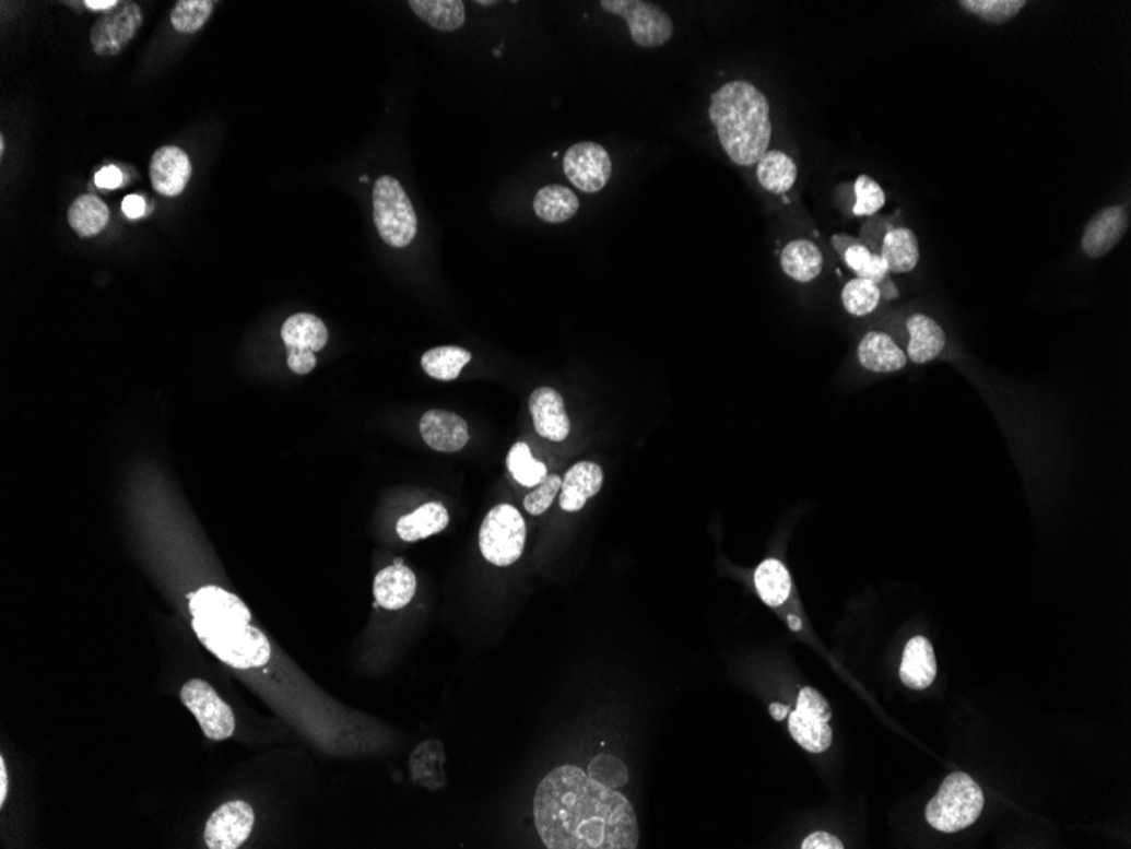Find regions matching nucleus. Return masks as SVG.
I'll list each match as a JSON object with an SVG mask.
<instances>
[{"instance_id":"c756f323","label":"nucleus","mask_w":1131,"mask_h":849,"mask_svg":"<svg viewBox=\"0 0 1131 849\" xmlns=\"http://www.w3.org/2000/svg\"><path fill=\"white\" fill-rule=\"evenodd\" d=\"M410 8L434 30L452 33L467 20V9L461 0H410Z\"/></svg>"},{"instance_id":"4c0bfd02","label":"nucleus","mask_w":1131,"mask_h":849,"mask_svg":"<svg viewBox=\"0 0 1131 849\" xmlns=\"http://www.w3.org/2000/svg\"><path fill=\"white\" fill-rule=\"evenodd\" d=\"M563 479L559 475H547V479L539 484L534 491L523 498V507L530 516H541L553 506L554 498L561 492Z\"/></svg>"},{"instance_id":"6e6552de","label":"nucleus","mask_w":1131,"mask_h":849,"mask_svg":"<svg viewBox=\"0 0 1131 849\" xmlns=\"http://www.w3.org/2000/svg\"><path fill=\"white\" fill-rule=\"evenodd\" d=\"M610 14L621 15L631 31V38L640 48H658L673 38L674 26L664 9L644 0H602Z\"/></svg>"},{"instance_id":"9d476101","label":"nucleus","mask_w":1131,"mask_h":849,"mask_svg":"<svg viewBox=\"0 0 1131 849\" xmlns=\"http://www.w3.org/2000/svg\"><path fill=\"white\" fill-rule=\"evenodd\" d=\"M143 24L140 5L132 0L119 2L116 8L104 12L101 20L91 31V45L101 57H114L121 54L125 46L132 42L136 33Z\"/></svg>"},{"instance_id":"412c9836","label":"nucleus","mask_w":1131,"mask_h":849,"mask_svg":"<svg viewBox=\"0 0 1131 849\" xmlns=\"http://www.w3.org/2000/svg\"><path fill=\"white\" fill-rule=\"evenodd\" d=\"M899 675L903 684L914 691H924L933 684L936 676L935 653L932 642L924 636H915L906 645Z\"/></svg>"},{"instance_id":"f03ea898","label":"nucleus","mask_w":1131,"mask_h":849,"mask_svg":"<svg viewBox=\"0 0 1131 849\" xmlns=\"http://www.w3.org/2000/svg\"><path fill=\"white\" fill-rule=\"evenodd\" d=\"M197 638L214 657L233 669H261L270 661L271 645L251 626L245 602L221 587L208 586L188 596Z\"/></svg>"},{"instance_id":"49530a36","label":"nucleus","mask_w":1131,"mask_h":849,"mask_svg":"<svg viewBox=\"0 0 1131 849\" xmlns=\"http://www.w3.org/2000/svg\"><path fill=\"white\" fill-rule=\"evenodd\" d=\"M788 623H790L791 630L801 629V621L798 620L797 615H788Z\"/></svg>"},{"instance_id":"f257e3e1","label":"nucleus","mask_w":1131,"mask_h":849,"mask_svg":"<svg viewBox=\"0 0 1131 849\" xmlns=\"http://www.w3.org/2000/svg\"><path fill=\"white\" fill-rule=\"evenodd\" d=\"M535 827L550 849H636L639 823L627 797L564 765L539 783Z\"/></svg>"},{"instance_id":"423d86ee","label":"nucleus","mask_w":1131,"mask_h":849,"mask_svg":"<svg viewBox=\"0 0 1131 849\" xmlns=\"http://www.w3.org/2000/svg\"><path fill=\"white\" fill-rule=\"evenodd\" d=\"M526 541V521L510 504L493 507L480 529V550L492 565L510 566L519 562Z\"/></svg>"},{"instance_id":"a878e982","label":"nucleus","mask_w":1131,"mask_h":849,"mask_svg":"<svg viewBox=\"0 0 1131 849\" xmlns=\"http://www.w3.org/2000/svg\"><path fill=\"white\" fill-rule=\"evenodd\" d=\"M449 524L448 509L439 503H428L397 522V534L407 543H417L434 536Z\"/></svg>"},{"instance_id":"f704fd0d","label":"nucleus","mask_w":1131,"mask_h":849,"mask_svg":"<svg viewBox=\"0 0 1131 849\" xmlns=\"http://www.w3.org/2000/svg\"><path fill=\"white\" fill-rule=\"evenodd\" d=\"M958 5L988 24H1004L1025 8V0H961Z\"/></svg>"},{"instance_id":"7c9ffc66","label":"nucleus","mask_w":1131,"mask_h":849,"mask_svg":"<svg viewBox=\"0 0 1131 849\" xmlns=\"http://www.w3.org/2000/svg\"><path fill=\"white\" fill-rule=\"evenodd\" d=\"M68 223L76 235L92 238L106 229L109 208L97 196H80L68 209Z\"/></svg>"},{"instance_id":"9b49d317","label":"nucleus","mask_w":1131,"mask_h":849,"mask_svg":"<svg viewBox=\"0 0 1131 849\" xmlns=\"http://www.w3.org/2000/svg\"><path fill=\"white\" fill-rule=\"evenodd\" d=\"M564 174L581 192L597 193L612 177V160L602 144H573L564 155Z\"/></svg>"},{"instance_id":"cd10ccee","label":"nucleus","mask_w":1131,"mask_h":849,"mask_svg":"<svg viewBox=\"0 0 1131 849\" xmlns=\"http://www.w3.org/2000/svg\"><path fill=\"white\" fill-rule=\"evenodd\" d=\"M797 163L786 153L773 150L757 162V180L770 193L790 192L797 181Z\"/></svg>"},{"instance_id":"c85d7f7f","label":"nucleus","mask_w":1131,"mask_h":849,"mask_svg":"<svg viewBox=\"0 0 1131 849\" xmlns=\"http://www.w3.org/2000/svg\"><path fill=\"white\" fill-rule=\"evenodd\" d=\"M579 201L568 187L545 186L535 193L534 212L545 223L561 224L572 220L578 212Z\"/></svg>"},{"instance_id":"4468645a","label":"nucleus","mask_w":1131,"mask_h":849,"mask_svg":"<svg viewBox=\"0 0 1131 849\" xmlns=\"http://www.w3.org/2000/svg\"><path fill=\"white\" fill-rule=\"evenodd\" d=\"M529 411L535 433L541 438L561 443L572 433L563 396L553 387H539L529 397Z\"/></svg>"},{"instance_id":"aec40b11","label":"nucleus","mask_w":1131,"mask_h":849,"mask_svg":"<svg viewBox=\"0 0 1131 849\" xmlns=\"http://www.w3.org/2000/svg\"><path fill=\"white\" fill-rule=\"evenodd\" d=\"M373 592L381 608L399 611L414 599L417 592V578L409 566L403 565L402 559H397L393 565L387 566L376 575Z\"/></svg>"},{"instance_id":"2eb2a0df","label":"nucleus","mask_w":1131,"mask_h":849,"mask_svg":"<svg viewBox=\"0 0 1131 849\" xmlns=\"http://www.w3.org/2000/svg\"><path fill=\"white\" fill-rule=\"evenodd\" d=\"M192 175V163L178 146L156 150L150 165L151 184L160 196L177 197L184 192Z\"/></svg>"},{"instance_id":"5701e85b","label":"nucleus","mask_w":1131,"mask_h":849,"mask_svg":"<svg viewBox=\"0 0 1131 849\" xmlns=\"http://www.w3.org/2000/svg\"><path fill=\"white\" fill-rule=\"evenodd\" d=\"M890 273H910L920 261V245L917 235L908 227L887 231L877 251Z\"/></svg>"},{"instance_id":"b1692460","label":"nucleus","mask_w":1131,"mask_h":849,"mask_svg":"<svg viewBox=\"0 0 1131 849\" xmlns=\"http://www.w3.org/2000/svg\"><path fill=\"white\" fill-rule=\"evenodd\" d=\"M781 269L794 282H813L824 270V255L810 239H793L782 248Z\"/></svg>"},{"instance_id":"6ab92c4d","label":"nucleus","mask_w":1131,"mask_h":849,"mask_svg":"<svg viewBox=\"0 0 1131 849\" xmlns=\"http://www.w3.org/2000/svg\"><path fill=\"white\" fill-rule=\"evenodd\" d=\"M603 470L593 461H579L563 476L559 506L566 512H579L585 504L602 491Z\"/></svg>"},{"instance_id":"20e7f679","label":"nucleus","mask_w":1131,"mask_h":849,"mask_svg":"<svg viewBox=\"0 0 1131 849\" xmlns=\"http://www.w3.org/2000/svg\"><path fill=\"white\" fill-rule=\"evenodd\" d=\"M985 809L981 787L969 775H949L927 805V821L940 833H958L973 826Z\"/></svg>"},{"instance_id":"a18cd8bd","label":"nucleus","mask_w":1131,"mask_h":849,"mask_svg":"<svg viewBox=\"0 0 1131 849\" xmlns=\"http://www.w3.org/2000/svg\"><path fill=\"white\" fill-rule=\"evenodd\" d=\"M788 710H790V707L781 706V704H773V706L769 707L770 716H773L776 721H782V719L788 716Z\"/></svg>"},{"instance_id":"a19ab883","label":"nucleus","mask_w":1131,"mask_h":849,"mask_svg":"<svg viewBox=\"0 0 1131 849\" xmlns=\"http://www.w3.org/2000/svg\"><path fill=\"white\" fill-rule=\"evenodd\" d=\"M803 849H844V842L837 838V836L828 835L824 830L813 833L809 838L804 839Z\"/></svg>"},{"instance_id":"393cba45","label":"nucleus","mask_w":1131,"mask_h":849,"mask_svg":"<svg viewBox=\"0 0 1131 849\" xmlns=\"http://www.w3.org/2000/svg\"><path fill=\"white\" fill-rule=\"evenodd\" d=\"M329 332L322 319L314 314H295L286 319L282 328V340L286 350L320 352L328 344Z\"/></svg>"},{"instance_id":"37998d69","label":"nucleus","mask_w":1131,"mask_h":849,"mask_svg":"<svg viewBox=\"0 0 1131 849\" xmlns=\"http://www.w3.org/2000/svg\"><path fill=\"white\" fill-rule=\"evenodd\" d=\"M8 768H5V762L4 758H2L0 759V805H4L5 799H8Z\"/></svg>"},{"instance_id":"ddd939ff","label":"nucleus","mask_w":1131,"mask_h":849,"mask_svg":"<svg viewBox=\"0 0 1131 849\" xmlns=\"http://www.w3.org/2000/svg\"><path fill=\"white\" fill-rule=\"evenodd\" d=\"M1130 226V209L1128 205H1111L1103 209L1084 229L1081 248L1089 258H1101L1115 249V246L1127 235Z\"/></svg>"},{"instance_id":"79ce46f5","label":"nucleus","mask_w":1131,"mask_h":849,"mask_svg":"<svg viewBox=\"0 0 1131 849\" xmlns=\"http://www.w3.org/2000/svg\"><path fill=\"white\" fill-rule=\"evenodd\" d=\"M122 212L128 215L129 220H140L146 214V201L143 197L132 193L122 201Z\"/></svg>"},{"instance_id":"4be33fe9","label":"nucleus","mask_w":1131,"mask_h":849,"mask_svg":"<svg viewBox=\"0 0 1131 849\" xmlns=\"http://www.w3.org/2000/svg\"><path fill=\"white\" fill-rule=\"evenodd\" d=\"M832 243H834L838 253L843 255L847 267L859 279L871 280V282L877 283L881 291H883V285L887 283L890 272H887V267L877 251H872L869 246L862 245V243L856 241V239L847 238L844 235L834 236ZM887 285H891V283H887Z\"/></svg>"},{"instance_id":"bb28decb","label":"nucleus","mask_w":1131,"mask_h":849,"mask_svg":"<svg viewBox=\"0 0 1131 849\" xmlns=\"http://www.w3.org/2000/svg\"><path fill=\"white\" fill-rule=\"evenodd\" d=\"M754 586L761 601L769 608H781L790 601L793 581L790 571L779 559L767 558L757 566L754 574Z\"/></svg>"},{"instance_id":"58836bf2","label":"nucleus","mask_w":1131,"mask_h":849,"mask_svg":"<svg viewBox=\"0 0 1131 849\" xmlns=\"http://www.w3.org/2000/svg\"><path fill=\"white\" fill-rule=\"evenodd\" d=\"M317 358L314 352H301V350H290L288 352V366L290 370L295 372L298 375H307L316 368Z\"/></svg>"},{"instance_id":"e433bc0d","label":"nucleus","mask_w":1131,"mask_h":849,"mask_svg":"<svg viewBox=\"0 0 1131 849\" xmlns=\"http://www.w3.org/2000/svg\"><path fill=\"white\" fill-rule=\"evenodd\" d=\"M853 190H856L853 215L876 214L886 204V193H884L883 187L876 180L868 177V175H861V177L857 178Z\"/></svg>"},{"instance_id":"a211bd4d","label":"nucleus","mask_w":1131,"mask_h":849,"mask_svg":"<svg viewBox=\"0 0 1131 849\" xmlns=\"http://www.w3.org/2000/svg\"><path fill=\"white\" fill-rule=\"evenodd\" d=\"M857 359L872 374H895L908 363L905 350L884 331H871L862 338L857 346Z\"/></svg>"},{"instance_id":"f8f14e48","label":"nucleus","mask_w":1131,"mask_h":849,"mask_svg":"<svg viewBox=\"0 0 1131 849\" xmlns=\"http://www.w3.org/2000/svg\"><path fill=\"white\" fill-rule=\"evenodd\" d=\"M255 826V811L243 801L227 802L209 817L205 845L211 849H236L245 845Z\"/></svg>"},{"instance_id":"c03bdc74","label":"nucleus","mask_w":1131,"mask_h":849,"mask_svg":"<svg viewBox=\"0 0 1131 849\" xmlns=\"http://www.w3.org/2000/svg\"><path fill=\"white\" fill-rule=\"evenodd\" d=\"M117 4H119L117 0H87V2H85V5H87L91 11L104 12L110 11V9L116 8Z\"/></svg>"},{"instance_id":"72a5a7b5","label":"nucleus","mask_w":1131,"mask_h":849,"mask_svg":"<svg viewBox=\"0 0 1131 849\" xmlns=\"http://www.w3.org/2000/svg\"><path fill=\"white\" fill-rule=\"evenodd\" d=\"M881 298L883 291L880 285L859 276L849 280L843 291L844 307L853 318H865L874 313L880 307Z\"/></svg>"},{"instance_id":"f3484780","label":"nucleus","mask_w":1131,"mask_h":849,"mask_svg":"<svg viewBox=\"0 0 1131 849\" xmlns=\"http://www.w3.org/2000/svg\"><path fill=\"white\" fill-rule=\"evenodd\" d=\"M906 358L915 365H924L939 358L947 344V337L942 326L924 314H914L906 319Z\"/></svg>"},{"instance_id":"dca6fc26","label":"nucleus","mask_w":1131,"mask_h":849,"mask_svg":"<svg viewBox=\"0 0 1131 849\" xmlns=\"http://www.w3.org/2000/svg\"><path fill=\"white\" fill-rule=\"evenodd\" d=\"M422 439L440 453H455L467 446L470 429L455 412L428 411L421 420Z\"/></svg>"},{"instance_id":"7ed1b4c3","label":"nucleus","mask_w":1131,"mask_h":849,"mask_svg":"<svg viewBox=\"0 0 1131 849\" xmlns=\"http://www.w3.org/2000/svg\"><path fill=\"white\" fill-rule=\"evenodd\" d=\"M711 122L723 152L735 165H757L773 138L766 95L745 80L726 83L711 95Z\"/></svg>"},{"instance_id":"2f4dec72","label":"nucleus","mask_w":1131,"mask_h":849,"mask_svg":"<svg viewBox=\"0 0 1131 849\" xmlns=\"http://www.w3.org/2000/svg\"><path fill=\"white\" fill-rule=\"evenodd\" d=\"M471 353L464 347L439 346L428 350L422 356V368L428 377L451 381L461 375L462 368L471 362Z\"/></svg>"},{"instance_id":"0eeeda50","label":"nucleus","mask_w":1131,"mask_h":849,"mask_svg":"<svg viewBox=\"0 0 1131 849\" xmlns=\"http://www.w3.org/2000/svg\"><path fill=\"white\" fill-rule=\"evenodd\" d=\"M832 709L827 698L816 688L803 687L798 695L797 710L790 714L791 738L810 753H824L834 740L830 722Z\"/></svg>"},{"instance_id":"473e14b6","label":"nucleus","mask_w":1131,"mask_h":849,"mask_svg":"<svg viewBox=\"0 0 1131 849\" xmlns=\"http://www.w3.org/2000/svg\"><path fill=\"white\" fill-rule=\"evenodd\" d=\"M507 467L514 479L527 488L538 487L550 475L547 467L542 461L535 460L532 449L523 441L511 446L508 451Z\"/></svg>"},{"instance_id":"c9c22d12","label":"nucleus","mask_w":1131,"mask_h":849,"mask_svg":"<svg viewBox=\"0 0 1131 849\" xmlns=\"http://www.w3.org/2000/svg\"><path fill=\"white\" fill-rule=\"evenodd\" d=\"M214 11L211 0H180L172 11V26L181 35H192L202 30Z\"/></svg>"},{"instance_id":"de8ad7c7","label":"nucleus","mask_w":1131,"mask_h":849,"mask_svg":"<svg viewBox=\"0 0 1131 849\" xmlns=\"http://www.w3.org/2000/svg\"><path fill=\"white\" fill-rule=\"evenodd\" d=\"M476 4H480V5H495L496 2H485V0H478Z\"/></svg>"},{"instance_id":"39448f33","label":"nucleus","mask_w":1131,"mask_h":849,"mask_svg":"<svg viewBox=\"0 0 1131 849\" xmlns=\"http://www.w3.org/2000/svg\"><path fill=\"white\" fill-rule=\"evenodd\" d=\"M373 220L381 239L391 248H405L417 235V215L403 187L390 175L373 187Z\"/></svg>"},{"instance_id":"ea45409f","label":"nucleus","mask_w":1131,"mask_h":849,"mask_svg":"<svg viewBox=\"0 0 1131 849\" xmlns=\"http://www.w3.org/2000/svg\"><path fill=\"white\" fill-rule=\"evenodd\" d=\"M95 186L98 189H119V187L125 186V175L117 166H106V168H102L95 175Z\"/></svg>"},{"instance_id":"1a4fd4ad","label":"nucleus","mask_w":1131,"mask_h":849,"mask_svg":"<svg viewBox=\"0 0 1131 849\" xmlns=\"http://www.w3.org/2000/svg\"><path fill=\"white\" fill-rule=\"evenodd\" d=\"M180 697L209 740L224 741L233 736L236 728L233 710L219 697L211 684L200 679L188 680L181 687Z\"/></svg>"}]
</instances>
